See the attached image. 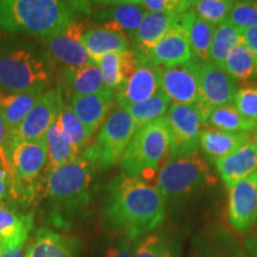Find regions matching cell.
I'll return each mask as SVG.
<instances>
[{
	"instance_id": "1",
	"label": "cell",
	"mask_w": 257,
	"mask_h": 257,
	"mask_svg": "<svg viewBox=\"0 0 257 257\" xmlns=\"http://www.w3.org/2000/svg\"><path fill=\"white\" fill-rule=\"evenodd\" d=\"M167 217L165 198L155 185L120 173L107 184L102 202L104 225L114 236L135 240L159 230Z\"/></svg>"
},
{
	"instance_id": "2",
	"label": "cell",
	"mask_w": 257,
	"mask_h": 257,
	"mask_svg": "<svg viewBox=\"0 0 257 257\" xmlns=\"http://www.w3.org/2000/svg\"><path fill=\"white\" fill-rule=\"evenodd\" d=\"M87 3L61 0H0V29L47 40L68 25Z\"/></svg>"
},
{
	"instance_id": "3",
	"label": "cell",
	"mask_w": 257,
	"mask_h": 257,
	"mask_svg": "<svg viewBox=\"0 0 257 257\" xmlns=\"http://www.w3.org/2000/svg\"><path fill=\"white\" fill-rule=\"evenodd\" d=\"M53 78V60L34 44H0V92L19 93L46 89Z\"/></svg>"
},
{
	"instance_id": "4",
	"label": "cell",
	"mask_w": 257,
	"mask_h": 257,
	"mask_svg": "<svg viewBox=\"0 0 257 257\" xmlns=\"http://www.w3.org/2000/svg\"><path fill=\"white\" fill-rule=\"evenodd\" d=\"M170 150L169 125L163 117L137 128L119 165L125 174L150 182L169 159Z\"/></svg>"
},
{
	"instance_id": "5",
	"label": "cell",
	"mask_w": 257,
	"mask_h": 257,
	"mask_svg": "<svg viewBox=\"0 0 257 257\" xmlns=\"http://www.w3.org/2000/svg\"><path fill=\"white\" fill-rule=\"evenodd\" d=\"M94 169L82 155L47 173L46 192L59 217L75 214L88 205Z\"/></svg>"
},
{
	"instance_id": "6",
	"label": "cell",
	"mask_w": 257,
	"mask_h": 257,
	"mask_svg": "<svg viewBox=\"0 0 257 257\" xmlns=\"http://www.w3.org/2000/svg\"><path fill=\"white\" fill-rule=\"evenodd\" d=\"M214 182L210 162L200 152L169 157L161 167L155 186L168 202H182Z\"/></svg>"
},
{
	"instance_id": "7",
	"label": "cell",
	"mask_w": 257,
	"mask_h": 257,
	"mask_svg": "<svg viewBox=\"0 0 257 257\" xmlns=\"http://www.w3.org/2000/svg\"><path fill=\"white\" fill-rule=\"evenodd\" d=\"M138 125L123 108L115 107L96 133L94 142L81 155L96 170L110 169L120 163L125 150L137 131Z\"/></svg>"
},
{
	"instance_id": "8",
	"label": "cell",
	"mask_w": 257,
	"mask_h": 257,
	"mask_svg": "<svg viewBox=\"0 0 257 257\" xmlns=\"http://www.w3.org/2000/svg\"><path fill=\"white\" fill-rule=\"evenodd\" d=\"M46 140L19 142L12 147L11 182L16 197L30 200L35 197L38 181L48 173Z\"/></svg>"
},
{
	"instance_id": "9",
	"label": "cell",
	"mask_w": 257,
	"mask_h": 257,
	"mask_svg": "<svg viewBox=\"0 0 257 257\" xmlns=\"http://www.w3.org/2000/svg\"><path fill=\"white\" fill-rule=\"evenodd\" d=\"M166 119L172 138L169 157L185 156L200 150V134L205 124L197 105L172 104Z\"/></svg>"
},
{
	"instance_id": "10",
	"label": "cell",
	"mask_w": 257,
	"mask_h": 257,
	"mask_svg": "<svg viewBox=\"0 0 257 257\" xmlns=\"http://www.w3.org/2000/svg\"><path fill=\"white\" fill-rule=\"evenodd\" d=\"M63 104L62 92L60 89L44 91L30 113L11 134L12 147L19 142L43 140L51 125L59 118Z\"/></svg>"
},
{
	"instance_id": "11",
	"label": "cell",
	"mask_w": 257,
	"mask_h": 257,
	"mask_svg": "<svg viewBox=\"0 0 257 257\" xmlns=\"http://www.w3.org/2000/svg\"><path fill=\"white\" fill-rule=\"evenodd\" d=\"M227 221L237 233L248 234L257 224V172L227 188Z\"/></svg>"
},
{
	"instance_id": "12",
	"label": "cell",
	"mask_w": 257,
	"mask_h": 257,
	"mask_svg": "<svg viewBox=\"0 0 257 257\" xmlns=\"http://www.w3.org/2000/svg\"><path fill=\"white\" fill-rule=\"evenodd\" d=\"M87 27L78 18L73 19L63 30L44 40L47 53L53 62L63 64L66 68H79L92 63L83 44V35Z\"/></svg>"
},
{
	"instance_id": "13",
	"label": "cell",
	"mask_w": 257,
	"mask_h": 257,
	"mask_svg": "<svg viewBox=\"0 0 257 257\" xmlns=\"http://www.w3.org/2000/svg\"><path fill=\"white\" fill-rule=\"evenodd\" d=\"M237 89V82L223 67L211 61L200 63V92L197 106L204 118V124L212 110L232 102Z\"/></svg>"
},
{
	"instance_id": "14",
	"label": "cell",
	"mask_w": 257,
	"mask_h": 257,
	"mask_svg": "<svg viewBox=\"0 0 257 257\" xmlns=\"http://www.w3.org/2000/svg\"><path fill=\"white\" fill-rule=\"evenodd\" d=\"M160 86L174 105H197L200 92V63L160 68Z\"/></svg>"
},
{
	"instance_id": "15",
	"label": "cell",
	"mask_w": 257,
	"mask_h": 257,
	"mask_svg": "<svg viewBox=\"0 0 257 257\" xmlns=\"http://www.w3.org/2000/svg\"><path fill=\"white\" fill-rule=\"evenodd\" d=\"M160 89V67L138 55L135 72L115 92L117 107L124 110L131 105L141 104L155 95Z\"/></svg>"
},
{
	"instance_id": "16",
	"label": "cell",
	"mask_w": 257,
	"mask_h": 257,
	"mask_svg": "<svg viewBox=\"0 0 257 257\" xmlns=\"http://www.w3.org/2000/svg\"><path fill=\"white\" fill-rule=\"evenodd\" d=\"M138 55L160 68H172L194 61L187 34L179 19L155 46Z\"/></svg>"
},
{
	"instance_id": "17",
	"label": "cell",
	"mask_w": 257,
	"mask_h": 257,
	"mask_svg": "<svg viewBox=\"0 0 257 257\" xmlns=\"http://www.w3.org/2000/svg\"><path fill=\"white\" fill-rule=\"evenodd\" d=\"M147 11L136 2L105 3L99 9L91 12L93 22L120 32L127 38L134 37Z\"/></svg>"
},
{
	"instance_id": "18",
	"label": "cell",
	"mask_w": 257,
	"mask_h": 257,
	"mask_svg": "<svg viewBox=\"0 0 257 257\" xmlns=\"http://www.w3.org/2000/svg\"><path fill=\"white\" fill-rule=\"evenodd\" d=\"M188 257H244V252L234 234L211 225L193 238Z\"/></svg>"
},
{
	"instance_id": "19",
	"label": "cell",
	"mask_w": 257,
	"mask_h": 257,
	"mask_svg": "<svg viewBox=\"0 0 257 257\" xmlns=\"http://www.w3.org/2000/svg\"><path fill=\"white\" fill-rule=\"evenodd\" d=\"M69 105L80 121L94 135L115 108L117 99L115 92L108 89L91 95L70 96Z\"/></svg>"
},
{
	"instance_id": "20",
	"label": "cell",
	"mask_w": 257,
	"mask_h": 257,
	"mask_svg": "<svg viewBox=\"0 0 257 257\" xmlns=\"http://www.w3.org/2000/svg\"><path fill=\"white\" fill-rule=\"evenodd\" d=\"M226 189L257 172V133L238 150L214 163Z\"/></svg>"
},
{
	"instance_id": "21",
	"label": "cell",
	"mask_w": 257,
	"mask_h": 257,
	"mask_svg": "<svg viewBox=\"0 0 257 257\" xmlns=\"http://www.w3.org/2000/svg\"><path fill=\"white\" fill-rule=\"evenodd\" d=\"M252 135L226 133L205 126L200 134V150L205 155V159L214 165L248 143Z\"/></svg>"
},
{
	"instance_id": "22",
	"label": "cell",
	"mask_w": 257,
	"mask_h": 257,
	"mask_svg": "<svg viewBox=\"0 0 257 257\" xmlns=\"http://www.w3.org/2000/svg\"><path fill=\"white\" fill-rule=\"evenodd\" d=\"M34 226V217L0 202V246H25Z\"/></svg>"
},
{
	"instance_id": "23",
	"label": "cell",
	"mask_w": 257,
	"mask_h": 257,
	"mask_svg": "<svg viewBox=\"0 0 257 257\" xmlns=\"http://www.w3.org/2000/svg\"><path fill=\"white\" fill-rule=\"evenodd\" d=\"M179 22L187 34L193 60L198 63L208 62L212 41L217 27L202 21L192 10L180 16Z\"/></svg>"
},
{
	"instance_id": "24",
	"label": "cell",
	"mask_w": 257,
	"mask_h": 257,
	"mask_svg": "<svg viewBox=\"0 0 257 257\" xmlns=\"http://www.w3.org/2000/svg\"><path fill=\"white\" fill-rule=\"evenodd\" d=\"M100 69L106 87L117 92L136 69L138 55L135 50L105 55L94 62Z\"/></svg>"
},
{
	"instance_id": "25",
	"label": "cell",
	"mask_w": 257,
	"mask_h": 257,
	"mask_svg": "<svg viewBox=\"0 0 257 257\" xmlns=\"http://www.w3.org/2000/svg\"><path fill=\"white\" fill-rule=\"evenodd\" d=\"M43 93L44 89L19 93L0 92V115L9 128L10 135L27 118Z\"/></svg>"
},
{
	"instance_id": "26",
	"label": "cell",
	"mask_w": 257,
	"mask_h": 257,
	"mask_svg": "<svg viewBox=\"0 0 257 257\" xmlns=\"http://www.w3.org/2000/svg\"><path fill=\"white\" fill-rule=\"evenodd\" d=\"M83 44L92 62L108 54L130 50V42L126 36L104 27L87 29L83 35Z\"/></svg>"
},
{
	"instance_id": "27",
	"label": "cell",
	"mask_w": 257,
	"mask_h": 257,
	"mask_svg": "<svg viewBox=\"0 0 257 257\" xmlns=\"http://www.w3.org/2000/svg\"><path fill=\"white\" fill-rule=\"evenodd\" d=\"M182 244L174 233L155 230L134 242V257H181Z\"/></svg>"
},
{
	"instance_id": "28",
	"label": "cell",
	"mask_w": 257,
	"mask_h": 257,
	"mask_svg": "<svg viewBox=\"0 0 257 257\" xmlns=\"http://www.w3.org/2000/svg\"><path fill=\"white\" fill-rule=\"evenodd\" d=\"M180 16L147 12L144 16L133 42L137 54H142L159 42L178 22Z\"/></svg>"
},
{
	"instance_id": "29",
	"label": "cell",
	"mask_w": 257,
	"mask_h": 257,
	"mask_svg": "<svg viewBox=\"0 0 257 257\" xmlns=\"http://www.w3.org/2000/svg\"><path fill=\"white\" fill-rule=\"evenodd\" d=\"M62 81L67 91L70 92V96L91 95L108 91L100 69L94 62L79 68H66Z\"/></svg>"
},
{
	"instance_id": "30",
	"label": "cell",
	"mask_w": 257,
	"mask_h": 257,
	"mask_svg": "<svg viewBox=\"0 0 257 257\" xmlns=\"http://www.w3.org/2000/svg\"><path fill=\"white\" fill-rule=\"evenodd\" d=\"M48 152V172L72 162L81 155L80 150L74 146L61 126L59 118L51 125L44 137Z\"/></svg>"
},
{
	"instance_id": "31",
	"label": "cell",
	"mask_w": 257,
	"mask_h": 257,
	"mask_svg": "<svg viewBox=\"0 0 257 257\" xmlns=\"http://www.w3.org/2000/svg\"><path fill=\"white\" fill-rule=\"evenodd\" d=\"M205 126L233 134L257 133V123L244 118L232 102L212 110L205 119Z\"/></svg>"
},
{
	"instance_id": "32",
	"label": "cell",
	"mask_w": 257,
	"mask_h": 257,
	"mask_svg": "<svg viewBox=\"0 0 257 257\" xmlns=\"http://www.w3.org/2000/svg\"><path fill=\"white\" fill-rule=\"evenodd\" d=\"M221 67L236 82L257 80V59L244 42L230 51Z\"/></svg>"
},
{
	"instance_id": "33",
	"label": "cell",
	"mask_w": 257,
	"mask_h": 257,
	"mask_svg": "<svg viewBox=\"0 0 257 257\" xmlns=\"http://www.w3.org/2000/svg\"><path fill=\"white\" fill-rule=\"evenodd\" d=\"M170 106H172V101L169 100L166 93L160 89L155 95L148 100L141 102V104L128 106L124 110L136 121L138 127H141L148 123L166 117Z\"/></svg>"
},
{
	"instance_id": "34",
	"label": "cell",
	"mask_w": 257,
	"mask_h": 257,
	"mask_svg": "<svg viewBox=\"0 0 257 257\" xmlns=\"http://www.w3.org/2000/svg\"><path fill=\"white\" fill-rule=\"evenodd\" d=\"M240 42H243L242 30L229 23L218 25L212 41L210 61L221 67L230 51Z\"/></svg>"
},
{
	"instance_id": "35",
	"label": "cell",
	"mask_w": 257,
	"mask_h": 257,
	"mask_svg": "<svg viewBox=\"0 0 257 257\" xmlns=\"http://www.w3.org/2000/svg\"><path fill=\"white\" fill-rule=\"evenodd\" d=\"M59 121L64 133L74 143V146L78 148L80 153H82L88 147V143L91 142L93 135L76 117L69 104L64 102L62 105V108H61L59 114Z\"/></svg>"
},
{
	"instance_id": "36",
	"label": "cell",
	"mask_w": 257,
	"mask_h": 257,
	"mask_svg": "<svg viewBox=\"0 0 257 257\" xmlns=\"http://www.w3.org/2000/svg\"><path fill=\"white\" fill-rule=\"evenodd\" d=\"M233 4L229 0H199L193 2L191 10L202 21L218 27L226 23Z\"/></svg>"
},
{
	"instance_id": "37",
	"label": "cell",
	"mask_w": 257,
	"mask_h": 257,
	"mask_svg": "<svg viewBox=\"0 0 257 257\" xmlns=\"http://www.w3.org/2000/svg\"><path fill=\"white\" fill-rule=\"evenodd\" d=\"M226 23L242 31L257 27V2H234Z\"/></svg>"
},
{
	"instance_id": "38",
	"label": "cell",
	"mask_w": 257,
	"mask_h": 257,
	"mask_svg": "<svg viewBox=\"0 0 257 257\" xmlns=\"http://www.w3.org/2000/svg\"><path fill=\"white\" fill-rule=\"evenodd\" d=\"M232 104L244 118L257 123V83L237 89Z\"/></svg>"
},
{
	"instance_id": "39",
	"label": "cell",
	"mask_w": 257,
	"mask_h": 257,
	"mask_svg": "<svg viewBox=\"0 0 257 257\" xmlns=\"http://www.w3.org/2000/svg\"><path fill=\"white\" fill-rule=\"evenodd\" d=\"M59 232L47 227L40 229L35 234L34 239L25 248L24 257H50Z\"/></svg>"
},
{
	"instance_id": "40",
	"label": "cell",
	"mask_w": 257,
	"mask_h": 257,
	"mask_svg": "<svg viewBox=\"0 0 257 257\" xmlns=\"http://www.w3.org/2000/svg\"><path fill=\"white\" fill-rule=\"evenodd\" d=\"M147 12L181 16L192 9L193 2L189 0H140L136 2Z\"/></svg>"
},
{
	"instance_id": "41",
	"label": "cell",
	"mask_w": 257,
	"mask_h": 257,
	"mask_svg": "<svg viewBox=\"0 0 257 257\" xmlns=\"http://www.w3.org/2000/svg\"><path fill=\"white\" fill-rule=\"evenodd\" d=\"M81 243L78 238L59 233L50 257H80Z\"/></svg>"
},
{
	"instance_id": "42",
	"label": "cell",
	"mask_w": 257,
	"mask_h": 257,
	"mask_svg": "<svg viewBox=\"0 0 257 257\" xmlns=\"http://www.w3.org/2000/svg\"><path fill=\"white\" fill-rule=\"evenodd\" d=\"M11 135L4 123V119L0 115V166L9 173L10 178H11Z\"/></svg>"
},
{
	"instance_id": "43",
	"label": "cell",
	"mask_w": 257,
	"mask_h": 257,
	"mask_svg": "<svg viewBox=\"0 0 257 257\" xmlns=\"http://www.w3.org/2000/svg\"><path fill=\"white\" fill-rule=\"evenodd\" d=\"M105 257H134V242L126 237L114 236L105 250Z\"/></svg>"
},
{
	"instance_id": "44",
	"label": "cell",
	"mask_w": 257,
	"mask_h": 257,
	"mask_svg": "<svg viewBox=\"0 0 257 257\" xmlns=\"http://www.w3.org/2000/svg\"><path fill=\"white\" fill-rule=\"evenodd\" d=\"M243 42L257 59V27L242 31Z\"/></svg>"
},
{
	"instance_id": "45",
	"label": "cell",
	"mask_w": 257,
	"mask_h": 257,
	"mask_svg": "<svg viewBox=\"0 0 257 257\" xmlns=\"http://www.w3.org/2000/svg\"><path fill=\"white\" fill-rule=\"evenodd\" d=\"M244 249L249 253L250 257H257V231L248 233L244 239Z\"/></svg>"
},
{
	"instance_id": "46",
	"label": "cell",
	"mask_w": 257,
	"mask_h": 257,
	"mask_svg": "<svg viewBox=\"0 0 257 257\" xmlns=\"http://www.w3.org/2000/svg\"><path fill=\"white\" fill-rule=\"evenodd\" d=\"M25 246H0V257H24Z\"/></svg>"
},
{
	"instance_id": "47",
	"label": "cell",
	"mask_w": 257,
	"mask_h": 257,
	"mask_svg": "<svg viewBox=\"0 0 257 257\" xmlns=\"http://www.w3.org/2000/svg\"><path fill=\"white\" fill-rule=\"evenodd\" d=\"M10 182H11V178H10L9 173L0 166V202L3 201L8 193Z\"/></svg>"
},
{
	"instance_id": "48",
	"label": "cell",
	"mask_w": 257,
	"mask_h": 257,
	"mask_svg": "<svg viewBox=\"0 0 257 257\" xmlns=\"http://www.w3.org/2000/svg\"><path fill=\"white\" fill-rule=\"evenodd\" d=\"M0 31H2V29H0Z\"/></svg>"
}]
</instances>
